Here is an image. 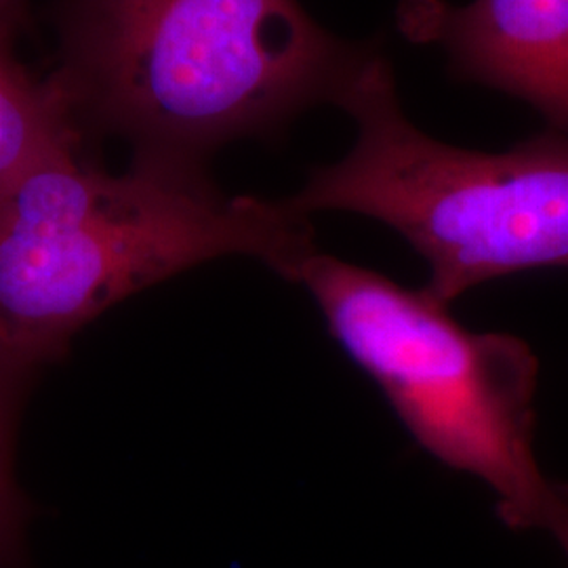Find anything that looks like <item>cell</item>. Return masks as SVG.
Returning <instances> with one entry per match:
<instances>
[{
    "label": "cell",
    "instance_id": "6da1fadb",
    "mask_svg": "<svg viewBox=\"0 0 568 568\" xmlns=\"http://www.w3.org/2000/svg\"><path fill=\"white\" fill-rule=\"evenodd\" d=\"M53 21L49 81L79 133L199 166L339 102L379 49L331 34L300 0H55Z\"/></svg>",
    "mask_w": 568,
    "mask_h": 568
},
{
    "label": "cell",
    "instance_id": "7a4b0ae2",
    "mask_svg": "<svg viewBox=\"0 0 568 568\" xmlns=\"http://www.w3.org/2000/svg\"><path fill=\"white\" fill-rule=\"evenodd\" d=\"M316 253L288 201L225 196L199 164L133 156L110 175L65 154L0 192V377L60 354L110 305L244 255L300 283Z\"/></svg>",
    "mask_w": 568,
    "mask_h": 568
},
{
    "label": "cell",
    "instance_id": "3957f363",
    "mask_svg": "<svg viewBox=\"0 0 568 568\" xmlns=\"http://www.w3.org/2000/svg\"><path fill=\"white\" fill-rule=\"evenodd\" d=\"M335 105L358 138L286 199L295 211H347L392 227L426 260L424 288L447 305L488 281L568 270V135L548 129L506 152L436 142L406 119L382 47Z\"/></svg>",
    "mask_w": 568,
    "mask_h": 568
},
{
    "label": "cell",
    "instance_id": "277c9868",
    "mask_svg": "<svg viewBox=\"0 0 568 568\" xmlns=\"http://www.w3.org/2000/svg\"><path fill=\"white\" fill-rule=\"evenodd\" d=\"M304 284L345 354L419 447L480 478L509 528H546L562 504L532 450L539 363L508 333H471L426 288L314 253Z\"/></svg>",
    "mask_w": 568,
    "mask_h": 568
},
{
    "label": "cell",
    "instance_id": "5b68a950",
    "mask_svg": "<svg viewBox=\"0 0 568 568\" xmlns=\"http://www.w3.org/2000/svg\"><path fill=\"white\" fill-rule=\"evenodd\" d=\"M398 28L445 49L453 79L523 100L568 135V0H400Z\"/></svg>",
    "mask_w": 568,
    "mask_h": 568
},
{
    "label": "cell",
    "instance_id": "8992f818",
    "mask_svg": "<svg viewBox=\"0 0 568 568\" xmlns=\"http://www.w3.org/2000/svg\"><path fill=\"white\" fill-rule=\"evenodd\" d=\"M18 34L0 26V192L81 150L82 135L55 87L30 77L16 60Z\"/></svg>",
    "mask_w": 568,
    "mask_h": 568
},
{
    "label": "cell",
    "instance_id": "52a82bcc",
    "mask_svg": "<svg viewBox=\"0 0 568 568\" xmlns=\"http://www.w3.org/2000/svg\"><path fill=\"white\" fill-rule=\"evenodd\" d=\"M7 377H0V560L7 558L18 537L21 506L13 462H11V426H9V400H7Z\"/></svg>",
    "mask_w": 568,
    "mask_h": 568
},
{
    "label": "cell",
    "instance_id": "ba28073f",
    "mask_svg": "<svg viewBox=\"0 0 568 568\" xmlns=\"http://www.w3.org/2000/svg\"><path fill=\"white\" fill-rule=\"evenodd\" d=\"M26 21H28L26 0H0V26L21 32Z\"/></svg>",
    "mask_w": 568,
    "mask_h": 568
},
{
    "label": "cell",
    "instance_id": "9c48e42d",
    "mask_svg": "<svg viewBox=\"0 0 568 568\" xmlns=\"http://www.w3.org/2000/svg\"><path fill=\"white\" fill-rule=\"evenodd\" d=\"M560 490H562V487H560ZM562 506H560V509L556 511V516H554V520H551V525H549V532L558 539V544L562 546V549L567 551L568 556V499L567 495L562 493Z\"/></svg>",
    "mask_w": 568,
    "mask_h": 568
},
{
    "label": "cell",
    "instance_id": "30bf717a",
    "mask_svg": "<svg viewBox=\"0 0 568 568\" xmlns=\"http://www.w3.org/2000/svg\"><path fill=\"white\" fill-rule=\"evenodd\" d=\"M562 490H565V495H567L568 499V485H562Z\"/></svg>",
    "mask_w": 568,
    "mask_h": 568
}]
</instances>
